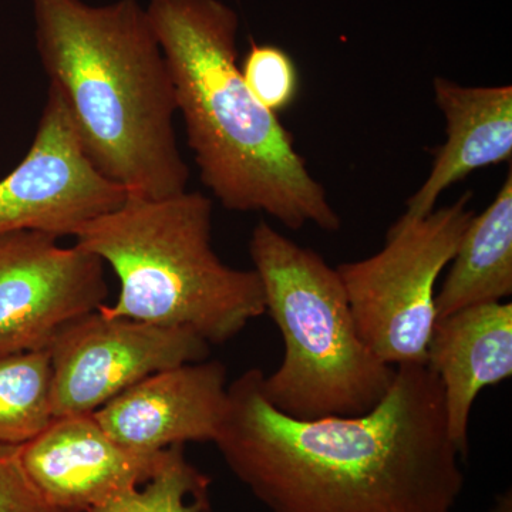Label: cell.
<instances>
[{"label": "cell", "instance_id": "ac0fdd59", "mask_svg": "<svg viewBox=\"0 0 512 512\" xmlns=\"http://www.w3.org/2000/svg\"><path fill=\"white\" fill-rule=\"evenodd\" d=\"M0 512H64L40 493L15 444L0 443Z\"/></svg>", "mask_w": 512, "mask_h": 512}, {"label": "cell", "instance_id": "277c9868", "mask_svg": "<svg viewBox=\"0 0 512 512\" xmlns=\"http://www.w3.org/2000/svg\"><path fill=\"white\" fill-rule=\"evenodd\" d=\"M212 211L201 192H127L119 208L80 228L77 247L109 265L120 282L116 302L99 311L190 330L208 345H224L265 315L255 269L232 268L212 247Z\"/></svg>", "mask_w": 512, "mask_h": 512}, {"label": "cell", "instance_id": "9c48e42d", "mask_svg": "<svg viewBox=\"0 0 512 512\" xmlns=\"http://www.w3.org/2000/svg\"><path fill=\"white\" fill-rule=\"evenodd\" d=\"M109 296L104 264L36 231L0 237V356L43 350L70 320Z\"/></svg>", "mask_w": 512, "mask_h": 512}, {"label": "cell", "instance_id": "30bf717a", "mask_svg": "<svg viewBox=\"0 0 512 512\" xmlns=\"http://www.w3.org/2000/svg\"><path fill=\"white\" fill-rule=\"evenodd\" d=\"M227 406V369L207 359L154 373L93 414L120 446L157 454L190 441L214 443Z\"/></svg>", "mask_w": 512, "mask_h": 512}, {"label": "cell", "instance_id": "7a4b0ae2", "mask_svg": "<svg viewBox=\"0 0 512 512\" xmlns=\"http://www.w3.org/2000/svg\"><path fill=\"white\" fill-rule=\"evenodd\" d=\"M146 10L202 184L222 207L265 212L292 231H339L342 220L292 134L244 82L235 10L221 0H150Z\"/></svg>", "mask_w": 512, "mask_h": 512}, {"label": "cell", "instance_id": "9a60e30c", "mask_svg": "<svg viewBox=\"0 0 512 512\" xmlns=\"http://www.w3.org/2000/svg\"><path fill=\"white\" fill-rule=\"evenodd\" d=\"M53 419L52 365L47 350L0 356V443L23 446Z\"/></svg>", "mask_w": 512, "mask_h": 512}, {"label": "cell", "instance_id": "e0dca14e", "mask_svg": "<svg viewBox=\"0 0 512 512\" xmlns=\"http://www.w3.org/2000/svg\"><path fill=\"white\" fill-rule=\"evenodd\" d=\"M239 69L249 92L272 113L289 109L298 96V70L281 47L252 42Z\"/></svg>", "mask_w": 512, "mask_h": 512}, {"label": "cell", "instance_id": "2e32d148", "mask_svg": "<svg viewBox=\"0 0 512 512\" xmlns=\"http://www.w3.org/2000/svg\"><path fill=\"white\" fill-rule=\"evenodd\" d=\"M210 477L192 466L184 446L164 451L153 476L92 512H207L210 510Z\"/></svg>", "mask_w": 512, "mask_h": 512}, {"label": "cell", "instance_id": "5bb4252c", "mask_svg": "<svg viewBox=\"0 0 512 512\" xmlns=\"http://www.w3.org/2000/svg\"><path fill=\"white\" fill-rule=\"evenodd\" d=\"M440 291L437 319L512 295V171L497 197L470 221Z\"/></svg>", "mask_w": 512, "mask_h": 512}, {"label": "cell", "instance_id": "7c38bea8", "mask_svg": "<svg viewBox=\"0 0 512 512\" xmlns=\"http://www.w3.org/2000/svg\"><path fill=\"white\" fill-rule=\"evenodd\" d=\"M426 366L443 386L448 434L466 458L478 394L512 376V303H481L437 319Z\"/></svg>", "mask_w": 512, "mask_h": 512}, {"label": "cell", "instance_id": "6da1fadb", "mask_svg": "<svg viewBox=\"0 0 512 512\" xmlns=\"http://www.w3.org/2000/svg\"><path fill=\"white\" fill-rule=\"evenodd\" d=\"M249 369L228 386L215 446L271 512H453L463 454L447 429L443 386L426 365L396 367L372 412L296 420Z\"/></svg>", "mask_w": 512, "mask_h": 512}, {"label": "cell", "instance_id": "ba28073f", "mask_svg": "<svg viewBox=\"0 0 512 512\" xmlns=\"http://www.w3.org/2000/svg\"><path fill=\"white\" fill-rule=\"evenodd\" d=\"M126 198L123 187L94 167L62 94L49 86L29 153L0 181V237L19 231L74 237Z\"/></svg>", "mask_w": 512, "mask_h": 512}, {"label": "cell", "instance_id": "52a82bcc", "mask_svg": "<svg viewBox=\"0 0 512 512\" xmlns=\"http://www.w3.org/2000/svg\"><path fill=\"white\" fill-rule=\"evenodd\" d=\"M190 330L163 328L99 309L62 326L46 350L55 417L93 414L146 377L210 356Z\"/></svg>", "mask_w": 512, "mask_h": 512}, {"label": "cell", "instance_id": "4fadbf2b", "mask_svg": "<svg viewBox=\"0 0 512 512\" xmlns=\"http://www.w3.org/2000/svg\"><path fill=\"white\" fill-rule=\"evenodd\" d=\"M437 106L446 119V143L434 158L429 177L407 201L390 228H404L436 210L451 185L488 165L510 163L512 157V87H470L436 77Z\"/></svg>", "mask_w": 512, "mask_h": 512}, {"label": "cell", "instance_id": "5b68a950", "mask_svg": "<svg viewBox=\"0 0 512 512\" xmlns=\"http://www.w3.org/2000/svg\"><path fill=\"white\" fill-rule=\"evenodd\" d=\"M249 254L285 345L281 366L262 379L266 400L296 420L372 412L396 367L360 338L338 269L265 221L252 231Z\"/></svg>", "mask_w": 512, "mask_h": 512}, {"label": "cell", "instance_id": "8992f818", "mask_svg": "<svg viewBox=\"0 0 512 512\" xmlns=\"http://www.w3.org/2000/svg\"><path fill=\"white\" fill-rule=\"evenodd\" d=\"M466 192L404 228H390L382 251L338 266L360 338L386 365H426L437 320L436 285L473 220Z\"/></svg>", "mask_w": 512, "mask_h": 512}, {"label": "cell", "instance_id": "8fae6325", "mask_svg": "<svg viewBox=\"0 0 512 512\" xmlns=\"http://www.w3.org/2000/svg\"><path fill=\"white\" fill-rule=\"evenodd\" d=\"M164 451L134 453L111 439L94 414H74L55 417L23 444L22 461L50 504L64 512H92L146 483Z\"/></svg>", "mask_w": 512, "mask_h": 512}, {"label": "cell", "instance_id": "3957f363", "mask_svg": "<svg viewBox=\"0 0 512 512\" xmlns=\"http://www.w3.org/2000/svg\"><path fill=\"white\" fill-rule=\"evenodd\" d=\"M36 49L94 167L128 194L187 191L167 60L138 0H30Z\"/></svg>", "mask_w": 512, "mask_h": 512}]
</instances>
